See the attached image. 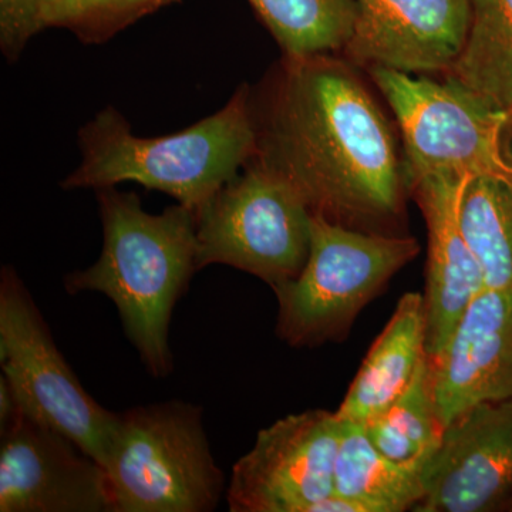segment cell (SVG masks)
I'll return each instance as SVG.
<instances>
[{"label":"cell","mask_w":512,"mask_h":512,"mask_svg":"<svg viewBox=\"0 0 512 512\" xmlns=\"http://www.w3.org/2000/svg\"><path fill=\"white\" fill-rule=\"evenodd\" d=\"M254 160L312 214L355 227L396 217L403 171L392 127L355 73L326 55L286 57L261 107Z\"/></svg>","instance_id":"1"},{"label":"cell","mask_w":512,"mask_h":512,"mask_svg":"<svg viewBox=\"0 0 512 512\" xmlns=\"http://www.w3.org/2000/svg\"><path fill=\"white\" fill-rule=\"evenodd\" d=\"M97 201L103 251L96 264L67 275L64 288L111 299L141 362L165 377L173 370L171 315L198 271L197 215L181 204L150 214L136 192L116 187L97 190Z\"/></svg>","instance_id":"2"},{"label":"cell","mask_w":512,"mask_h":512,"mask_svg":"<svg viewBox=\"0 0 512 512\" xmlns=\"http://www.w3.org/2000/svg\"><path fill=\"white\" fill-rule=\"evenodd\" d=\"M82 161L64 190L136 183L165 192L195 215L256 156L251 89L242 84L212 116L161 137H138L113 106L80 128Z\"/></svg>","instance_id":"3"},{"label":"cell","mask_w":512,"mask_h":512,"mask_svg":"<svg viewBox=\"0 0 512 512\" xmlns=\"http://www.w3.org/2000/svg\"><path fill=\"white\" fill-rule=\"evenodd\" d=\"M103 467L114 512H210L224 494L201 409L180 400L117 413Z\"/></svg>","instance_id":"4"},{"label":"cell","mask_w":512,"mask_h":512,"mask_svg":"<svg viewBox=\"0 0 512 512\" xmlns=\"http://www.w3.org/2000/svg\"><path fill=\"white\" fill-rule=\"evenodd\" d=\"M419 252L414 238L363 232L313 214L311 249L301 274L272 288L278 301L276 333L293 348L338 340Z\"/></svg>","instance_id":"5"},{"label":"cell","mask_w":512,"mask_h":512,"mask_svg":"<svg viewBox=\"0 0 512 512\" xmlns=\"http://www.w3.org/2000/svg\"><path fill=\"white\" fill-rule=\"evenodd\" d=\"M370 72L402 131L410 183L450 174L512 184V163L503 147L510 113L448 77L437 83L382 66Z\"/></svg>","instance_id":"6"},{"label":"cell","mask_w":512,"mask_h":512,"mask_svg":"<svg viewBox=\"0 0 512 512\" xmlns=\"http://www.w3.org/2000/svg\"><path fill=\"white\" fill-rule=\"evenodd\" d=\"M312 215L288 180L252 160L197 214L198 271L220 264L271 288L292 281L308 259Z\"/></svg>","instance_id":"7"},{"label":"cell","mask_w":512,"mask_h":512,"mask_svg":"<svg viewBox=\"0 0 512 512\" xmlns=\"http://www.w3.org/2000/svg\"><path fill=\"white\" fill-rule=\"evenodd\" d=\"M0 363L20 412L69 437L103 466L117 413L83 389L10 266L0 276Z\"/></svg>","instance_id":"8"},{"label":"cell","mask_w":512,"mask_h":512,"mask_svg":"<svg viewBox=\"0 0 512 512\" xmlns=\"http://www.w3.org/2000/svg\"><path fill=\"white\" fill-rule=\"evenodd\" d=\"M342 434L338 414H289L259 431L254 447L232 467L231 512H311L335 493L333 471Z\"/></svg>","instance_id":"9"},{"label":"cell","mask_w":512,"mask_h":512,"mask_svg":"<svg viewBox=\"0 0 512 512\" xmlns=\"http://www.w3.org/2000/svg\"><path fill=\"white\" fill-rule=\"evenodd\" d=\"M0 439V512H114L106 470L69 437L18 410Z\"/></svg>","instance_id":"10"},{"label":"cell","mask_w":512,"mask_h":512,"mask_svg":"<svg viewBox=\"0 0 512 512\" xmlns=\"http://www.w3.org/2000/svg\"><path fill=\"white\" fill-rule=\"evenodd\" d=\"M417 512H485L512 497V400L480 403L444 427L421 468Z\"/></svg>","instance_id":"11"},{"label":"cell","mask_w":512,"mask_h":512,"mask_svg":"<svg viewBox=\"0 0 512 512\" xmlns=\"http://www.w3.org/2000/svg\"><path fill=\"white\" fill-rule=\"evenodd\" d=\"M346 53L403 73L448 72L466 45L471 0H355Z\"/></svg>","instance_id":"12"},{"label":"cell","mask_w":512,"mask_h":512,"mask_svg":"<svg viewBox=\"0 0 512 512\" xmlns=\"http://www.w3.org/2000/svg\"><path fill=\"white\" fill-rule=\"evenodd\" d=\"M430 362L444 427L477 404L512 400V288L477 295Z\"/></svg>","instance_id":"13"},{"label":"cell","mask_w":512,"mask_h":512,"mask_svg":"<svg viewBox=\"0 0 512 512\" xmlns=\"http://www.w3.org/2000/svg\"><path fill=\"white\" fill-rule=\"evenodd\" d=\"M473 178L430 174L412 181L427 225L426 349L440 356L468 305L485 289L483 269L461 227L464 194Z\"/></svg>","instance_id":"14"},{"label":"cell","mask_w":512,"mask_h":512,"mask_svg":"<svg viewBox=\"0 0 512 512\" xmlns=\"http://www.w3.org/2000/svg\"><path fill=\"white\" fill-rule=\"evenodd\" d=\"M426 325L424 296L403 295L350 384L336 412L340 420L366 426L409 389L429 357Z\"/></svg>","instance_id":"15"},{"label":"cell","mask_w":512,"mask_h":512,"mask_svg":"<svg viewBox=\"0 0 512 512\" xmlns=\"http://www.w3.org/2000/svg\"><path fill=\"white\" fill-rule=\"evenodd\" d=\"M333 490L365 505L369 512L413 510L424 495L421 471L383 456L365 426L342 420L333 471Z\"/></svg>","instance_id":"16"},{"label":"cell","mask_w":512,"mask_h":512,"mask_svg":"<svg viewBox=\"0 0 512 512\" xmlns=\"http://www.w3.org/2000/svg\"><path fill=\"white\" fill-rule=\"evenodd\" d=\"M447 77L512 113V0H471L466 45Z\"/></svg>","instance_id":"17"},{"label":"cell","mask_w":512,"mask_h":512,"mask_svg":"<svg viewBox=\"0 0 512 512\" xmlns=\"http://www.w3.org/2000/svg\"><path fill=\"white\" fill-rule=\"evenodd\" d=\"M377 450L400 466L421 471L439 446L444 426L437 412L433 369L424 360L413 383L365 426Z\"/></svg>","instance_id":"18"},{"label":"cell","mask_w":512,"mask_h":512,"mask_svg":"<svg viewBox=\"0 0 512 512\" xmlns=\"http://www.w3.org/2000/svg\"><path fill=\"white\" fill-rule=\"evenodd\" d=\"M286 57L345 49L356 20L355 0H248Z\"/></svg>","instance_id":"19"},{"label":"cell","mask_w":512,"mask_h":512,"mask_svg":"<svg viewBox=\"0 0 512 512\" xmlns=\"http://www.w3.org/2000/svg\"><path fill=\"white\" fill-rule=\"evenodd\" d=\"M461 227L483 269L485 289L512 288V184L473 178L464 194Z\"/></svg>","instance_id":"20"},{"label":"cell","mask_w":512,"mask_h":512,"mask_svg":"<svg viewBox=\"0 0 512 512\" xmlns=\"http://www.w3.org/2000/svg\"><path fill=\"white\" fill-rule=\"evenodd\" d=\"M42 29H66L87 45H100L157 12V0H37Z\"/></svg>","instance_id":"21"},{"label":"cell","mask_w":512,"mask_h":512,"mask_svg":"<svg viewBox=\"0 0 512 512\" xmlns=\"http://www.w3.org/2000/svg\"><path fill=\"white\" fill-rule=\"evenodd\" d=\"M42 30L37 0H0V49L6 60H18Z\"/></svg>","instance_id":"22"},{"label":"cell","mask_w":512,"mask_h":512,"mask_svg":"<svg viewBox=\"0 0 512 512\" xmlns=\"http://www.w3.org/2000/svg\"><path fill=\"white\" fill-rule=\"evenodd\" d=\"M158 5L163 6L171 5V3L180 2V0H157Z\"/></svg>","instance_id":"23"},{"label":"cell","mask_w":512,"mask_h":512,"mask_svg":"<svg viewBox=\"0 0 512 512\" xmlns=\"http://www.w3.org/2000/svg\"><path fill=\"white\" fill-rule=\"evenodd\" d=\"M511 126H512V124H511ZM505 151H507V156H508V158H510L511 163H512V141H511L510 148H508V150H505Z\"/></svg>","instance_id":"24"},{"label":"cell","mask_w":512,"mask_h":512,"mask_svg":"<svg viewBox=\"0 0 512 512\" xmlns=\"http://www.w3.org/2000/svg\"><path fill=\"white\" fill-rule=\"evenodd\" d=\"M507 505H508V510L512 511V497L510 498V501H508Z\"/></svg>","instance_id":"25"},{"label":"cell","mask_w":512,"mask_h":512,"mask_svg":"<svg viewBox=\"0 0 512 512\" xmlns=\"http://www.w3.org/2000/svg\"><path fill=\"white\" fill-rule=\"evenodd\" d=\"M510 119H511V123H510V126H511V124H512V113L510 114Z\"/></svg>","instance_id":"26"}]
</instances>
